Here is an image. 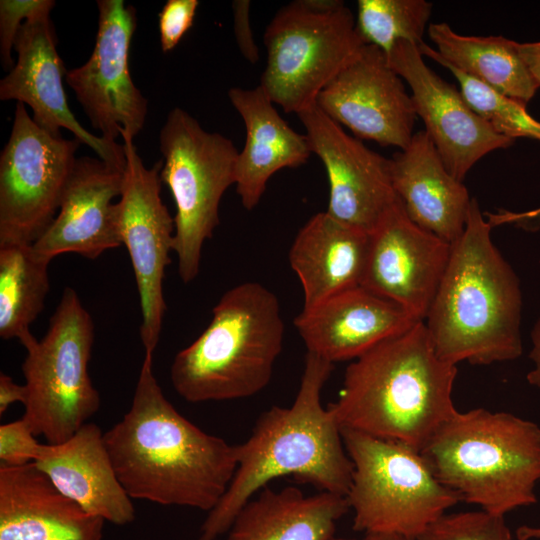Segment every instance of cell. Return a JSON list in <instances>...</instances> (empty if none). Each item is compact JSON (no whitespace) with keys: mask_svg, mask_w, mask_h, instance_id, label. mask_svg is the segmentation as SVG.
<instances>
[{"mask_svg":"<svg viewBox=\"0 0 540 540\" xmlns=\"http://www.w3.org/2000/svg\"><path fill=\"white\" fill-rule=\"evenodd\" d=\"M145 354L129 410L104 433L116 475L133 500L210 512L238 465L237 445L194 425L164 395Z\"/></svg>","mask_w":540,"mask_h":540,"instance_id":"1","label":"cell"},{"mask_svg":"<svg viewBox=\"0 0 540 540\" xmlns=\"http://www.w3.org/2000/svg\"><path fill=\"white\" fill-rule=\"evenodd\" d=\"M332 370L333 363L307 352L294 402L262 413L250 437L237 445V469L227 491L202 523L199 540H216L227 533L253 495L282 476H292L320 492L347 495L353 463L340 425L321 403Z\"/></svg>","mask_w":540,"mask_h":540,"instance_id":"2","label":"cell"},{"mask_svg":"<svg viewBox=\"0 0 540 540\" xmlns=\"http://www.w3.org/2000/svg\"><path fill=\"white\" fill-rule=\"evenodd\" d=\"M520 281L491 239L475 198L464 232L451 244L449 261L424 324L438 357L456 365H491L518 359Z\"/></svg>","mask_w":540,"mask_h":540,"instance_id":"3","label":"cell"},{"mask_svg":"<svg viewBox=\"0 0 540 540\" xmlns=\"http://www.w3.org/2000/svg\"><path fill=\"white\" fill-rule=\"evenodd\" d=\"M456 376L457 366L438 357L419 321L353 360L328 409L341 429L421 451L458 411L452 399Z\"/></svg>","mask_w":540,"mask_h":540,"instance_id":"4","label":"cell"},{"mask_svg":"<svg viewBox=\"0 0 540 540\" xmlns=\"http://www.w3.org/2000/svg\"><path fill=\"white\" fill-rule=\"evenodd\" d=\"M460 501L500 516L536 504L540 426L508 412L457 411L420 451Z\"/></svg>","mask_w":540,"mask_h":540,"instance_id":"5","label":"cell"},{"mask_svg":"<svg viewBox=\"0 0 540 540\" xmlns=\"http://www.w3.org/2000/svg\"><path fill=\"white\" fill-rule=\"evenodd\" d=\"M284 322L276 295L257 282L226 291L206 329L179 351L170 379L186 401L242 399L270 382L281 353Z\"/></svg>","mask_w":540,"mask_h":540,"instance_id":"6","label":"cell"},{"mask_svg":"<svg viewBox=\"0 0 540 540\" xmlns=\"http://www.w3.org/2000/svg\"><path fill=\"white\" fill-rule=\"evenodd\" d=\"M341 434L353 463L346 498L355 531L417 540L460 501L413 447L351 429Z\"/></svg>","mask_w":540,"mask_h":540,"instance_id":"7","label":"cell"},{"mask_svg":"<svg viewBox=\"0 0 540 540\" xmlns=\"http://www.w3.org/2000/svg\"><path fill=\"white\" fill-rule=\"evenodd\" d=\"M266 65L259 86L274 103L296 115L366 43L351 10L340 0H295L282 6L264 33Z\"/></svg>","mask_w":540,"mask_h":540,"instance_id":"8","label":"cell"},{"mask_svg":"<svg viewBox=\"0 0 540 540\" xmlns=\"http://www.w3.org/2000/svg\"><path fill=\"white\" fill-rule=\"evenodd\" d=\"M94 324L78 294L66 287L41 340L24 348L27 399L23 419L50 444L74 435L99 410L101 398L88 372Z\"/></svg>","mask_w":540,"mask_h":540,"instance_id":"9","label":"cell"},{"mask_svg":"<svg viewBox=\"0 0 540 540\" xmlns=\"http://www.w3.org/2000/svg\"><path fill=\"white\" fill-rule=\"evenodd\" d=\"M161 180L170 189L176 214L173 251L184 283L199 272L204 243L219 225V205L235 184L239 151L231 139L209 132L182 108L172 109L160 131Z\"/></svg>","mask_w":540,"mask_h":540,"instance_id":"10","label":"cell"},{"mask_svg":"<svg viewBox=\"0 0 540 540\" xmlns=\"http://www.w3.org/2000/svg\"><path fill=\"white\" fill-rule=\"evenodd\" d=\"M80 142L38 126L17 102L0 154V245L33 244L56 217Z\"/></svg>","mask_w":540,"mask_h":540,"instance_id":"11","label":"cell"},{"mask_svg":"<svg viewBox=\"0 0 540 540\" xmlns=\"http://www.w3.org/2000/svg\"><path fill=\"white\" fill-rule=\"evenodd\" d=\"M124 184L116 202L122 245L130 256L141 311L140 338L145 354L153 355L161 334L166 303L163 280L173 251L175 221L160 195L162 159L147 168L133 143L123 139Z\"/></svg>","mask_w":540,"mask_h":540,"instance_id":"12","label":"cell"},{"mask_svg":"<svg viewBox=\"0 0 540 540\" xmlns=\"http://www.w3.org/2000/svg\"><path fill=\"white\" fill-rule=\"evenodd\" d=\"M98 29L94 49L81 66L66 72L65 80L92 127L109 142L134 139L144 127L148 100L135 86L128 54L136 29V10L123 0H98Z\"/></svg>","mask_w":540,"mask_h":540,"instance_id":"13","label":"cell"},{"mask_svg":"<svg viewBox=\"0 0 540 540\" xmlns=\"http://www.w3.org/2000/svg\"><path fill=\"white\" fill-rule=\"evenodd\" d=\"M389 65L411 89L416 115L448 172L464 180L486 154L506 149L513 139L497 133L467 103L460 91L447 83L423 60L416 44L398 41L386 54Z\"/></svg>","mask_w":540,"mask_h":540,"instance_id":"14","label":"cell"},{"mask_svg":"<svg viewBox=\"0 0 540 540\" xmlns=\"http://www.w3.org/2000/svg\"><path fill=\"white\" fill-rule=\"evenodd\" d=\"M403 81L386 54L366 44L319 93L316 105L356 138L403 150L417 117Z\"/></svg>","mask_w":540,"mask_h":540,"instance_id":"15","label":"cell"},{"mask_svg":"<svg viewBox=\"0 0 540 540\" xmlns=\"http://www.w3.org/2000/svg\"><path fill=\"white\" fill-rule=\"evenodd\" d=\"M450 252L451 244L416 225L398 199L369 233L361 287L424 321Z\"/></svg>","mask_w":540,"mask_h":540,"instance_id":"16","label":"cell"},{"mask_svg":"<svg viewBox=\"0 0 540 540\" xmlns=\"http://www.w3.org/2000/svg\"><path fill=\"white\" fill-rule=\"evenodd\" d=\"M312 154L322 161L329 181L326 212L370 233L398 200L390 158L369 149L328 117L316 104L297 114Z\"/></svg>","mask_w":540,"mask_h":540,"instance_id":"17","label":"cell"},{"mask_svg":"<svg viewBox=\"0 0 540 540\" xmlns=\"http://www.w3.org/2000/svg\"><path fill=\"white\" fill-rule=\"evenodd\" d=\"M14 49L17 60L0 81V99L16 100L32 110L34 122L54 136L69 130L107 163L126 167L123 144L109 142L86 130L69 108L63 86L66 70L56 49L50 16L27 20L20 28Z\"/></svg>","mask_w":540,"mask_h":540,"instance_id":"18","label":"cell"},{"mask_svg":"<svg viewBox=\"0 0 540 540\" xmlns=\"http://www.w3.org/2000/svg\"><path fill=\"white\" fill-rule=\"evenodd\" d=\"M124 171L100 158H77L59 211L32 244L34 251L51 262L64 253L93 260L106 250L120 247L113 200L122 193Z\"/></svg>","mask_w":540,"mask_h":540,"instance_id":"19","label":"cell"},{"mask_svg":"<svg viewBox=\"0 0 540 540\" xmlns=\"http://www.w3.org/2000/svg\"><path fill=\"white\" fill-rule=\"evenodd\" d=\"M419 321L399 304L358 286L303 309L294 326L307 352L334 364L357 359Z\"/></svg>","mask_w":540,"mask_h":540,"instance_id":"20","label":"cell"},{"mask_svg":"<svg viewBox=\"0 0 540 540\" xmlns=\"http://www.w3.org/2000/svg\"><path fill=\"white\" fill-rule=\"evenodd\" d=\"M104 523L34 463L0 466V540H102Z\"/></svg>","mask_w":540,"mask_h":540,"instance_id":"21","label":"cell"},{"mask_svg":"<svg viewBox=\"0 0 540 540\" xmlns=\"http://www.w3.org/2000/svg\"><path fill=\"white\" fill-rule=\"evenodd\" d=\"M33 463L88 513L120 526L135 520L132 499L116 475L104 433L96 424H84L61 443L41 444Z\"/></svg>","mask_w":540,"mask_h":540,"instance_id":"22","label":"cell"},{"mask_svg":"<svg viewBox=\"0 0 540 540\" xmlns=\"http://www.w3.org/2000/svg\"><path fill=\"white\" fill-rule=\"evenodd\" d=\"M392 186L407 216L422 229L453 244L464 232L472 198L446 169L427 133L390 158Z\"/></svg>","mask_w":540,"mask_h":540,"instance_id":"23","label":"cell"},{"mask_svg":"<svg viewBox=\"0 0 540 540\" xmlns=\"http://www.w3.org/2000/svg\"><path fill=\"white\" fill-rule=\"evenodd\" d=\"M228 97L246 130L236 162V192L243 207L252 210L272 175L305 164L312 151L306 134L295 131L280 116L259 85L253 89L233 87Z\"/></svg>","mask_w":540,"mask_h":540,"instance_id":"24","label":"cell"},{"mask_svg":"<svg viewBox=\"0 0 540 540\" xmlns=\"http://www.w3.org/2000/svg\"><path fill=\"white\" fill-rule=\"evenodd\" d=\"M369 233L326 211L312 216L297 233L289 262L308 309L343 291L361 286Z\"/></svg>","mask_w":540,"mask_h":540,"instance_id":"25","label":"cell"},{"mask_svg":"<svg viewBox=\"0 0 540 540\" xmlns=\"http://www.w3.org/2000/svg\"><path fill=\"white\" fill-rule=\"evenodd\" d=\"M349 510L346 496L266 486L237 514L226 540H330Z\"/></svg>","mask_w":540,"mask_h":540,"instance_id":"26","label":"cell"},{"mask_svg":"<svg viewBox=\"0 0 540 540\" xmlns=\"http://www.w3.org/2000/svg\"><path fill=\"white\" fill-rule=\"evenodd\" d=\"M437 50L421 43L418 48L442 66L454 67L498 93L525 106L538 90L522 61L517 42L503 36H464L445 22L428 26Z\"/></svg>","mask_w":540,"mask_h":540,"instance_id":"27","label":"cell"},{"mask_svg":"<svg viewBox=\"0 0 540 540\" xmlns=\"http://www.w3.org/2000/svg\"><path fill=\"white\" fill-rule=\"evenodd\" d=\"M32 244L0 245V337L23 346L34 336L30 325L44 308L48 265Z\"/></svg>","mask_w":540,"mask_h":540,"instance_id":"28","label":"cell"},{"mask_svg":"<svg viewBox=\"0 0 540 540\" xmlns=\"http://www.w3.org/2000/svg\"><path fill=\"white\" fill-rule=\"evenodd\" d=\"M432 7L426 0H359L356 28L366 44L377 46L385 54L401 40L419 46Z\"/></svg>","mask_w":540,"mask_h":540,"instance_id":"29","label":"cell"},{"mask_svg":"<svg viewBox=\"0 0 540 540\" xmlns=\"http://www.w3.org/2000/svg\"><path fill=\"white\" fill-rule=\"evenodd\" d=\"M460 85V92L470 107L497 133L515 140L526 137L540 142V122L526 106L508 98L454 67L444 65Z\"/></svg>","mask_w":540,"mask_h":540,"instance_id":"30","label":"cell"},{"mask_svg":"<svg viewBox=\"0 0 540 540\" xmlns=\"http://www.w3.org/2000/svg\"><path fill=\"white\" fill-rule=\"evenodd\" d=\"M417 540H512L505 516L483 510L444 514Z\"/></svg>","mask_w":540,"mask_h":540,"instance_id":"31","label":"cell"},{"mask_svg":"<svg viewBox=\"0 0 540 540\" xmlns=\"http://www.w3.org/2000/svg\"><path fill=\"white\" fill-rule=\"evenodd\" d=\"M54 0H1L0 1V57L5 70L14 66L12 50L21 26L27 20L50 16Z\"/></svg>","mask_w":540,"mask_h":540,"instance_id":"32","label":"cell"},{"mask_svg":"<svg viewBox=\"0 0 540 540\" xmlns=\"http://www.w3.org/2000/svg\"><path fill=\"white\" fill-rule=\"evenodd\" d=\"M27 422L19 420L0 426V466L18 467L33 463L41 444Z\"/></svg>","mask_w":540,"mask_h":540,"instance_id":"33","label":"cell"},{"mask_svg":"<svg viewBox=\"0 0 540 540\" xmlns=\"http://www.w3.org/2000/svg\"><path fill=\"white\" fill-rule=\"evenodd\" d=\"M198 0H168L158 15L161 49L172 51L193 24Z\"/></svg>","mask_w":540,"mask_h":540,"instance_id":"34","label":"cell"},{"mask_svg":"<svg viewBox=\"0 0 540 540\" xmlns=\"http://www.w3.org/2000/svg\"><path fill=\"white\" fill-rule=\"evenodd\" d=\"M250 5L248 0L233 1V27L241 54L248 62L254 64L259 60V50L250 25Z\"/></svg>","mask_w":540,"mask_h":540,"instance_id":"35","label":"cell"},{"mask_svg":"<svg viewBox=\"0 0 540 540\" xmlns=\"http://www.w3.org/2000/svg\"><path fill=\"white\" fill-rule=\"evenodd\" d=\"M27 399V389L25 384L16 383L7 374H0V414L7 411L11 404L21 402L25 404Z\"/></svg>","mask_w":540,"mask_h":540,"instance_id":"36","label":"cell"},{"mask_svg":"<svg viewBox=\"0 0 540 540\" xmlns=\"http://www.w3.org/2000/svg\"><path fill=\"white\" fill-rule=\"evenodd\" d=\"M516 47L533 81L540 88V41L517 42Z\"/></svg>","mask_w":540,"mask_h":540,"instance_id":"37","label":"cell"},{"mask_svg":"<svg viewBox=\"0 0 540 540\" xmlns=\"http://www.w3.org/2000/svg\"><path fill=\"white\" fill-rule=\"evenodd\" d=\"M531 342L532 348L529 357L533 363V368L528 372L526 378L528 383L540 393V317L531 331Z\"/></svg>","mask_w":540,"mask_h":540,"instance_id":"38","label":"cell"},{"mask_svg":"<svg viewBox=\"0 0 540 540\" xmlns=\"http://www.w3.org/2000/svg\"><path fill=\"white\" fill-rule=\"evenodd\" d=\"M515 535L517 540H540V526H519Z\"/></svg>","mask_w":540,"mask_h":540,"instance_id":"39","label":"cell"},{"mask_svg":"<svg viewBox=\"0 0 540 540\" xmlns=\"http://www.w3.org/2000/svg\"><path fill=\"white\" fill-rule=\"evenodd\" d=\"M363 540H406L394 534H365Z\"/></svg>","mask_w":540,"mask_h":540,"instance_id":"40","label":"cell"},{"mask_svg":"<svg viewBox=\"0 0 540 540\" xmlns=\"http://www.w3.org/2000/svg\"><path fill=\"white\" fill-rule=\"evenodd\" d=\"M330 540H355V539H347V538H337V537H333L331 538Z\"/></svg>","mask_w":540,"mask_h":540,"instance_id":"41","label":"cell"}]
</instances>
